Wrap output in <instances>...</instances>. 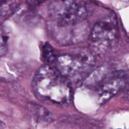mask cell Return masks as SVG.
<instances>
[{
  "label": "cell",
  "mask_w": 129,
  "mask_h": 129,
  "mask_svg": "<svg viewBox=\"0 0 129 129\" xmlns=\"http://www.w3.org/2000/svg\"><path fill=\"white\" fill-rule=\"evenodd\" d=\"M47 28L58 44L71 45L84 41L89 35L88 8L76 0H52L48 6Z\"/></svg>",
  "instance_id": "6da1fadb"
},
{
  "label": "cell",
  "mask_w": 129,
  "mask_h": 129,
  "mask_svg": "<svg viewBox=\"0 0 129 129\" xmlns=\"http://www.w3.org/2000/svg\"><path fill=\"white\" fill-rule=\"evenodd\" d=\"M33 90L38 98L57 104L68 103L72 96L69 82L49 65L40 68L33 79Z\"/></svg>",
  "instance_id": "7a4b0ae2"
},
{
  "label": "cell",
  "mask_w": 129,
  "mask_h": 129,
  "mask_svg": "<svg viewBox=\"0 0 129 129\" xmlns=\"http://www.w3.org/2000/svg\"><path fill=\"white\" fill-rule=\"evenodd\" d=\"M92 47L96 52H102L108 49L116 40L118 35L117 20L108 17L98 21L90 33Z\"/></svg>",
  "instance_id": "3957f363"
},
{
  "label": "cell",
  "mask_w": 129,
  "mask_h": 129,
  "mask_svg": "<svg viewBox=\"0 0 129 129\" xmlns=\"http://www.w3.org/2000/svg\"><path fill=\"white\" fill-rule=\"evenodd\" d=\"M93 60L91 54H64L57 60L58 71L65 78L74 76L87 70L93 64Z\"/></svg>",
  "instance_id": "277c9868"
},
{
  "label": "cell",
  "mask_w": 129,
  "mask_h": 129,
  "mask_svg": "<svg viewBox=\"0 0 129 129\" xmlns=\"http://www.w3.org/2000/svg\"><path fill=\"white\" fill-rule=\"evenodd\" d=\"M125 84V79L119 76L109 78L105 81L98 89V95L100 103L103 104L108 102L123 89Z\"/></svg>",
  "instance_id": "5b68a950"
},
{
  "label": "cell",
  "mask_w": 129,
  "mask_h": 129,
  "mask_svg": "<svg viewBox=\"0 0 129 129\" xmlns=\"http://www.w3.org/2000/svg\"><path fill=\"white\" fill-rule=\"evenodd\" d=\"M16 0H0V25L13 13Z\"/></svg>",
  "instance_id": "8992f818"
},
{
  "label": "cell",
  "mask_w": 129,
  "mask_h": 129,
  "mask_svg": "<svg viewBox=\"0 0 129 129\" xmlns=\"http://www.w3.org/2000/svg\"><path fill=\"white\" fill-rule=\"evenodd\" d=\"M10 34L5 26L0 25V57L4 56L8 50Z\"/></svg>",
  "instance_id": "52a82bcc"
},
{
  "label": "cell",
  "mask_w": 129,
  "mask_h": 129,
  "mask_svg": "<svg viewBox=\"0 0 129 129\" xmlns=\"http://www.w3.org/2000/svg\"><path fill=\"white\" fill-rule=\"evenodd\" d=\"M41 51L42 60L44 62L46 63L47 64H49L54 61V59H55L54 50L49 44H43Z\"/></svg>",
  "instance_id": "ba28073f"
},
{
  "label": "cell",
  "mask_w": 129,
  "mask_h": 129,
  "mask_svg": "<svg viewBox=\"0 0 129 129\" xmlns=\"http://www.w3.org/2000/svg\"><path fill=\"white\" fill-rule=\"evenodd\" d=\"M46 1L47 0H26V3L31 7H36Z\"/></svg>",
  "instance_id": "9c48e42d"
},
{
  "label": "cell",
  "mask_w": 129,
  "mask_h": 129,
  "mask_svg": "<svg viewBox=\"0 0 129 129\" xmlns=\"http://www.w3.org/2000/svg\"><path fill=\"white\" fill-rule=\"evenodd\" d=\"M6 127V125L3 122L0 120V129H3Z\"/></svg>",
  "instance_id": "30bf717a"
}]
</instances>
